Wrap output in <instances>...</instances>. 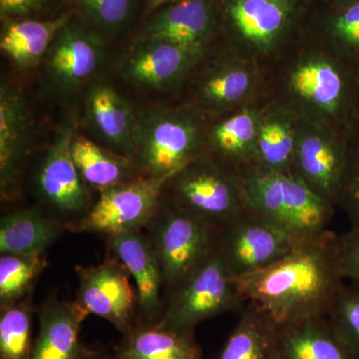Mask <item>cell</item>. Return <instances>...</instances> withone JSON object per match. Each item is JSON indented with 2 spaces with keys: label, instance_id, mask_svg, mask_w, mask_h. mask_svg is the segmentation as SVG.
<instances>
[{
  "label": "cell",
  "instance_id": "cell-1",
  "mask_svg": "<svg viewBox=\"0 0 359 359\" xmlns=\"http://www.w3.org/2000/svg\"><path fill=\"white\" fill-rule=\"evenodd\" d=\"M337 238L328 231L306 238L268 268L235 278L241 297L278 325L327 318L346 280Z\"/></svg>",
  "mask_w": 359,
  "mask_h": 359
},
{
  "label": "cell",
  "instance_id": "cell-2",
  "mask_svg": "<svg viewBox=\"0 0 359 359\" xmlns=\"http://www.w3.org/2000/svg\"><path fill=\"white\" fill-rule=\"evenodd\" d=\"M236 180L249 211L304 238L318 237L330 231L334 205L294 175L250 165Z\"/></svg>",
  "mask_w": 359,
  "mask_h": 359
},
{
  "label": "cell",
  "instance_id": "cell-3",
  "mask_svg": "<svg viewBox=\"0 0 359 359\" xmlns=\"http://www.w3.org/2000/svg\"><path fill=\"white\" fill-rule=\"evenodd\" d=\"M171 292L156 325L182 334H195V328L203 321L222 313L242 311L247 304L216 250Z\"/></svg>",
  "mask_w": 359,
  "mask_h": 359
},
{
  "label": "cell",
  "instance_id": "cell-4",
  "mask_svg": "<svg viewBox=\"0 0 359 359\" xmlns=\"http://www.w3.org/2000/svg\"><path fill=\"white\" fill-rule=\"evenodd\" d=\"M135 163L148 176L173 177L200 159L201 136L193 116L183 110L154 108L136 118Z\"/></svg>",
  "mask_w": 359,
  "mask_h": 359
},
{
  "label": "cell",
  "instance_id": "cell-5",
  "mask_svg": "<svg viewBox=\"0 0 359 359\" xmlns=\"http://www.w3.org/2000/svg\"><path fill=\"white\" fill-rule=\"evenodd\" d=\"M146 229L159 259L164 285L171 290L216 250L217 231L170 201L165 205L161 203Z\"/></svg>",
  "mask_w": 359,
  "mask_h": 359
},
{
  "label": "cell",
  "instance_id": "cell-6",
  "mask_svg": "<svg viewBox=\"0 0 359 359\" xmlns=\"http://www.w3.org/2000/svg\"><path fill=\"white\" fill-rule=\"evenodd\" d=\"M168 185L172 189L170 202L217 233L245 211L237 180L212 161H194L175 174Z\"/></svg>",
  "mask_w": 359,
  "mask_h": 359
},
{
  "label": "cell",
  "instance_id": "cell-7",
  "mask_svg": "<svg viewBox=\"0 0 359 359\" xmlns=\"http://www.w3.org/2000/svg\"><path fill=\"white\" fill-rule=\"evenodd\" d=\"M306 238L256 212L245 211L217 233L216 250L233 278L271 266Z\"/></svg>",
  "mask_w": 359,
  "mask_h": 359
},
{
  "label": "cell",
  "instance_id": "cell-8",
  "mask_svg": "<svg viewBox=\"0 0 359 359\" xmlns=\"http://www.w3.org/2000/svg\"><path fill=\"white\" fill-rule=\"evenodd\" d=\"M171 178L147 175L105 189L83 217L65 224L66 230L107 237L141 231L154 218Z\"/></svg>",
  "mask_w": 359,
  "mask_h": 359
},
{
  "label": "cell",
  "instance_id": "cell-9",
  "mask_svg": "<svg viewBox=\"0 0 359 359\" xmlns=\"http://www.w3.org/2000/svg\"><path fill=\"white\" fill-rule=\"evenodd\" d=\"M77 302L89 314L112 323L122 334L138 323L136 289L129 271L115 256L94 266H76Z\"/></svg>",
  "mask_w": 359,
  "mask_h": 359
},
{
  "label": "cell",
  "instance_id": "cell-10",
  "mask_svg": "<svg viewBox=\"0 0 359 359\" xmlns=\"http://www.w3.org/2000/svg\"><path fill=\"white\" fill-rule=\"evenodd\" d=\"M74 134V128L68 124L56 135L40 163L37 186L45 202L56 212L66 216H84L90 209V198L71 155Z\"/></svg>",
  "mask_w": 359,
  "mask_h": 359
},
{
  "label": "cell",
  "instance_id": "cell-11",
  "mask_svg": "<svg viewBox=\"0 0 359 359\" xmlns=\"http://www.w3.org/2000/svg\"><path fill=\"white\" fill-rule=\"evenodd\" d=\"M202 53L163 40L140 39L123 59L121 72L137 86L167 90L185 77Z\"/></svg>",
  "mask_w": 359,
  "mask_h": 359
},
{
  "label": "cell",
  "instance_id": "cell-12",
  "mask_svg": "<svg viewBox=\"0 0 359 359\" xmlns=\"http://www.w3.org/2000/svg\"><path fill=\"white\" fill-rule=\"evenodd\" d=\"M108 244L113 256L121 262L134 280L138 304V323L156 325L164 311L161 290L165 285L154 247L141 231L110 236Z\"/></svg>",
  "mask_w": 359,
  "mask_h": 359
},
{
  "label": "cell",
  "instance_id": "cell-13",
  "mask_svg": "<svg viewBox=\"0 0 359 359\" xmlns=\"http://www.w3.org/2000/svg\"><path fill=\"white\" fill-rule=\"evenodd\" d=\"M47 54L51 77L61 89L69 91L83 84L100 67L104 47L95 33L81 21L70 18Z\"/></svg>",
  "mask_w": 359,
  "mask_h": 359
},
{
  "label": "cell",
  "instance_id": "cell-14",
  "mask_svg": "<svg viewBox=\"0 0 359 359\" xmlns=\"http://www.w3.org/2000/svg\"><path fill=\"white\" fill-rule=\"evenodd\" d=\"M30 120L25 97L7 84L0 88V187L4 200L20 191L29 150Z\"/></svg>",
  "mask_w": 359,
  "mask_h": 359
},
{
  "label": "cell",
  "instance_id": "cell-15",
  "mask_svg": "<svg viewBox=\"0 0 359 359\" xmlns=\"http://www.w3.org/2000/svg\"><path fill=\"white\" fill-rule=\"evenodd\" d=\"M216 25L211 0H181L151 14L140 39L163 40L203 51Z\"/></svg>",
  "mask_w": 359,
  "mask_h": 359
},
{
  "label": "cell",
  "instance_id": "cell-16",
  "mask_svg": "<svg viewBox=\"0 0 359 359\" xmlns=\"http://www.w3.org/2000/svg\"><path fill=\"white\" fill-rule=\"evenodd\" d=\"M89 313L77 301L50 299L39 311V330L30 359H89L92 349L79 339Z\"/></svg>",
  "mask_w": 359,
  "mask_h": 359
},
{
  "label": "cell",
  "instance_id": "cell-17",
  "mask_svg": "<svg viewBox=\"0 0 359 359\" xmlns=\"http://www.w3.org/2000/svg\"><path fill=\"white\" fill-rule=\"evenodd\" d=\"M346 162V141L340 144L320 135L297 138L290 173L330 204L337 205Z\"/></svg>",
  "mask_w": 359,
  "mask_h": 359
},
{
  "label": "cell",
  "instance_id": "cell-18",
  "mask_svg": "<svg viewBox=\"0 0 359 359\" xmlns=\"http://www.w3.org/2000/svg\"><path fill=\"white\" fill-rule=\"evenodd\" d=\"M85 113L87 122L99 138L114 149L116 153L135 163L136 118L113 86L106 82L92 85L85 99Z\"/></svg>",
  "mask_w": 359,
  "mask_h": 359
},
{
  "label": "cell",
  "instance_id": "cell-19",
  "mask_svg": "<svg viewBox=\"0 0 359 359\" xmlns=\"http://www.w3.org/2000/svg\"><path fill=\"white\" fill-rule=\"evenodd\" d=\"M295 0H228L226 13L243 41L259 49L276 43L294 16Z\"/></svg>",
  "mask_w": 359,
  "mask_h": 359
},
{
  "label": "cell",
  "instance_id": "cell-20",
  "mask_svg": "<svg viewBox=\"0 0 359 359\" xmlns=\"http://www.w3.org/2000/svg\"><path fill=\"white\" fill-rule=\"evenodd\" d=\"M295 93L330 113L351 107L356 114L355 78L349 80L344 68L330 61L311 59L295 68L292 75Z\"/></svg>",
  "mask_w": 359,
  "mask_h": 359
},
{
  "label": "cell",
  "instance_id": "cell-21",
  "mask_svg": "<svg viewBox=\"0 0 359 359\" xmlns=\"http://www.w3.org/2000/svg\"><path fill=\"white\" fill-rule=\"evenodd\" d=\"M278 359H358L327 318L278 325Z\"/></svg>",
  "mask_w": 359,
  "mask_h": 359
},
{
  "label": "cell",
  "instance_id": "cell-22",
  "mask_svg": "<svg viewBox=\"0 0 359 359\" xmlns=\"http://www.w3.org/2000/svg\"><path fill=\"white\" fill-rule=\"evenodd\" d=\"M114 353L120 359H202L195 334L140 323L123 334Z\"/></svg>",
  "mask_w": 359,
  "mask_h": 359
},
{
  "label": "cell",
  "instance_id": "cell-23",
  "mask_svg": "<svg viewBox=\"0 0 359 359\" xmlns=\"http://www.w3.org/2000/svg\"><path fill=\"white\" fill-rule=\"evenodd\" d=\"M65 230V223L48 218L36 209L11 212L0 221V252L44 254Z\"/></svg>",
  "mask_w": 359,
  "mask_h": 359
},
{
  "label": "cell",
  "instance_id": "cell-24",
  "mask_svg": "<svg viewBox=\"0 0 359 359\" xmlns=\"http://www.w3.org/2000/svg\"><path fill=\"white\" fill-rule=\"evenodd\" d=\"M71 155L84 183L99 192L142 177L136 176L140 169L133 161L106 150L81 135L73 136Z\"/></svg>",
  "mask_w": 359,
  "mask_h": 359
},
{
  "label": "cell",
  "instance_id": "cell-25",
  "mask_svg": "<svg viewBox=\"0 0 359 359\" xmlns=\"http://www.w3.org/2000/svg\"><path fill=\"white\" fill-rule=\"evenodd\" d=\"M278 340L275 321L255 304H247L218 359H278Z\"/></svg>",
  "mask_w": 359,
  "mask_h": 359
},
{
  "label": "cell",
  "instance_id": "cell-26",
  "mask_svg": "<svg viewBox=\"0 0 359 359\" xmlns=\"http://www.w3.org/2000/svg\"><path fill=\"white\" fill-rule=\"evenodd\" d=\"M70 20L61 15L49 20H20L6 26L0 40L2 52L20 67H29L48 52L59 30Z\"/></svg>",
  "mask_w": 359,
  "mask_h": 359
},
{
  "label": "cell",
  "instance_id": "cell-27",
  "mask_svg": "<svg viewBox=\"0 0 359 359\" xmlns=\"http://www.w3.org/2000/svg\"><path fill=\"white\" fill-rule=\"evenodd\" d=\"M259 130L256 116L248 111L231 116L215 128L212 147L219 161L230 167L231 176L236 178L252 164Z\"/></svg>",
  "mask_w": 359,
  "mask_h": 359
},
{
  "label": "cell",
  "instance_id": "cell-28",
  "mask_svg": "<svg viewBox=\"0 0 359 359\" xmlns=\"http://www.w3.org/2000/svg\"><path fill=\"white\" fill-rule=\"evenodd\" d=\"M252 85V75L242 66H218L201 80L198 98L208 109H226L243 100Z\"/></svg>",
  "mask_w": 359,
  "mask_h": 359
},
{
  "label": "cell",
  "instance_id": "cell-29",
  "mask_svg": "<svg viewBox=\"0 0 359 359\" xmlns=\"http://www.w3.org/2000/svg\"><path fill=\"white\" fill-rule=\"evenodd\" d=\"M30 294L13 304L1 306L0 313V359H30L32 337Z\"/></svg>",
  "mask_w": 359,
  "mask_h": 359
},
{
  "label": "cell",
  "instance_id": "cell-30",
  "mask_svg": "<svg viewBox=\"0 0 359 359\" xmlns=\"http://www.w3.org/2000/svg\"><path fill=\"white\" fill-rule=\"evenodd\" d=\"M297 138L289 123L271 119L259 127L255 147L254 166L290 173Z\"/></svg>",
  "mask_w": 359,
  "mask_h": 359
},
{
  "label": "cell",
  "instance_id": "cell-31",
  "mask_svg": "<svg viewBox=\"0 0 359 359\" xmlns=\"http://www.w3.org/2000/svg\"><path fill=\"white\" fill-rule=\"evenodd\" d=\"M44 254L1 255L0 257V304H13L30 294L35 280L46 268Z\"/></svg>",
  "mask_w": 359,
  "mask_h": 359
},
{
  "label": "cell",
  "instance_id": "cell-32",
  "mask_svg": "<svg viewBox=\"0 0 359 359\" xmlns=\"http://www.w3.org/2000/svg\"><path fill=\"white\" fill-rule=\"evenodd\" d=\"M327 318L340 339L359 359V283L346 280Z\"/></svg>",
  "mask_w": 359,
  "mask_h": 359
},
{
  "label": "cell",
  "instance_id": "cell-33",
  "mask_svg": "<svg viewBox=\"0 0 359 359\" xmlns=\"http://www.w3.org/2000/svg\"><path fill=\"white\" fill-rule=\"evenodd\" d=\"M346 139V162L340 182L337 205L348 219L349 230L359 233V118Z\"/></svg>",
  "mask_w": 359,
  "mask_h": 359
},
{
  "label": "cell",
  "instance_id": "cell-34",
  "mask_svg": "<svg viewBox=\"0 0 359 359\" xmlns=\"http://www.w3.org/2000/svg\"><path fill=\"white\" fill-rule=\"evenodd\" d=\"M330 22V33L349 65L359 71V0H341Z\"/></svg>",
  "mask_w": 359,
  "mask_h": 359
},
{
  "label": "cell",
  "instance_id": "cell-35",
  "mask_svg": "<svg viewBox=\"0 0 359 359\" xmlns=\"http://www.w3.org/2000/svg\"><path fill=\"white\" fill-rule=\"evenodd\" d=\"M92 25L105 32L121 29L131 18L135 0H82Z\"/></svg>",
  "mask_w": 359,
  "mask_h": 359
},
{
  "label": "cell",
  "instance_id": "cell-36",
  "mask_svg": "<svg viewBox=\"0 0 359 359\" xmlns=\"http://www.w3.org/2000/svg\"><path fill=\"white\" fill-rule=\"evenodd\" d=\"M337 250L346 280L359 283V233L348 230L337 235Z\"/></svg>",
  "mask_w": 359,
  "mask_h": 359
},
{
  "label": "cell",
  "instance_id": "cell-37",
  "mask_svg": "<svg viewBox=\"0 0 359 359\" xmlns=\"http://www.w3.org/2000/svg\"><path fill=\"white\" fill-rule=\"evenodd\" d=\"M49 0H0L2 18L23 20L41 11Z\"/></svg>",
  "mask_w": 359,
  "mask_h": 359
},
{
  "label": "cell",
  "instance_id": "cell-38",
  "mask_svg": "<svg viewBox=\"0 0 359 359\" xmlns=\"http://www.w3.org/2000/svg\"><path fill=\"white\" fill-rule=\"evenodd\" d=\"M181 1V0H149L147 6V14L154 13L161 7L168 6V4H175V2Z\"/></svg>",
  "mask_w": 359,
  "mask_h": 359
},
{
  "label": "cell",
  "instance_id": "cell-39",
  "mask_svg": "<svg viewBox=\"0 0 359 359\" xmlns=\"http://www.w3.org/2000/svg\"><path fill=\"white\" fill-rule=\"evenodd\" d=\"M89 359H120L115 355V353H108L106 351L92 349Z\"/></svg>",
  "mask_w": 359,
  "mask_h": 359
},
{
  "label": "cell",
  "instance_id": "cell-40",
  "mask_svg": "<svg viewBox=\"0 0 359 359\" xmlns=\"http://www.w3.org/2000/svg\"><path fill=\"white\" fill-rule=\"evenodd\" d=\"M355 108L356 119L359 118V71L356 73L355 77Z\"/></svg>",
  "mask_w": 359,
  "mask_h": 359
},
{
  "label": "cell",
  "instance_id": "cell-41",
  "mask_svg": "<svg viewBox=\"0 0 359 359\" xmlns=\"http://www.w3.org/2000/svg\"><path fill=\"white\" fill-rule=\"evenodd\" d=\"M81 1H82V0H81Z\"/></svg>",
  "mask_w": 359,
  "mask_h": 359
}]
</instances>
